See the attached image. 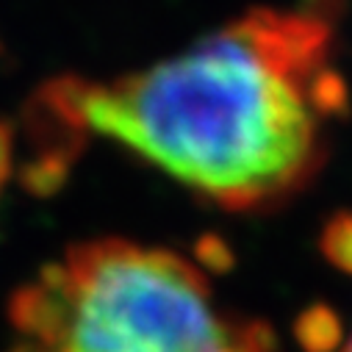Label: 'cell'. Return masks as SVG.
Masks as SVG:
<instances>
[{
    "label": "cell",
    "mask_w": 352,
    "mask_h": 352,
    "mask_svg": "<svg viewBox=\"0 0 352 352\" xmlns=\"http://www.w3.org/2000/svg\"><path fill=\"white\" fill-rule=\"evenodd\" d=\"M36 103L69 136L114 139L225 211H267L316 178L346 83L319 14L250 9L111 83L58 78Z\"/></svg>",
    "instance_id": "1"
},
{
    "label": "cell",
    "mask_w": 352,
    "mask_h": 352,
    "mask_svg": "<svg viewBox=\"0 0 352 352\" xmlns=\"http://www.w3.org/2000/svg\"><path fill=\"white\" fill-rule=\"evenodd\" d=\"M9 352H280L225 311L197 263L128 239L75 244L9 302Z\"/></svg>",
    "instance_id": "2"
},
{
    "label": "cell",
    "mask_w": 352,
    "mask_h": 352,
    "mask_svg": "<svg viewBox=\"0 0 352 352\" xmlns=\"http://www.w3.org/2000/svg\"><path fill=\"white\" fill-rule=\"evenodd\" d=\"M294 338L302 352H338L344 344V324L338 311L327 302L302 308L294 319Z\"/></svg>",
    "instance_id": "3"
},
{
    "label": "cell",
    "mask_w": 352,
    "mask_h": 352,
    "mask_svg": "<svg viewBox=\"0 0 352 352\" xmlns=\"http://www.w3.org/2000/svg\"><path fill=\"white\" fill-rule=\"evenodd\" d=\"M319 252L333 270L352 278V208L336 211L322 233H319Z\"/></svg>",
    "instance_id": "4"
},
{
    "label": "cell",
    "mask_w": 352,
    "mask_h": 352,
    "mask_svg": "<svg viewBox=\"0 0 352 352\" xmlns=\"http://www.w3.org/2000/svg\"><path fill=\"white\" fill-rule=\"evenodd\" d=\"M23 186L34 195H53L64 181H67V158L58 155V153H47L31 164L23 166Z\"/></svg>",
    "instance_id": "5"
},
{
    "label": "cell",
    "mask_w": 352,
    "mask_h": 352,
    "mask_svg": "<svg viewBox=\"0 0 352 352\" xmlns=\"http://www.w3.org/2000/svg\"><path fill=\"white\" fill-rule=\"evenodd\" d=\"M197 261L200 270H211V272H228L233 267V252L228 247V241H222L219 236H203L197 241Z\"/></svg>",
    "instance_id": "6"
},
{
    "label": "cell",
    "mask_w": 352,
    "mask_h": 352,
    "mask_svg": "<svg viewBox=\"0 0 352 352\" xmlns=\"http://www.w3.org/2000/svg\"><path fill=\"white\" fill-rule=\"evenodd\" d=\"M12 175V128L0 120V192L9 184Z\"/></svg>",
    "instance_id": "7"
},
{
    "label": "cell",
    "mask_w": 352,
    "mask_h": 352,
    "mask_svg": "<svg viewBox=\"0 0 352 352\" xmlns=\"http://www.w3.org/2000/svg\"><path fill=\"white\" fill-rule=\"evenodd\" d=\"M338 352H352V336H349V338L341 344V349H338Z\"/></svg>",
    "instance_id": "8"
}]
</instances>
